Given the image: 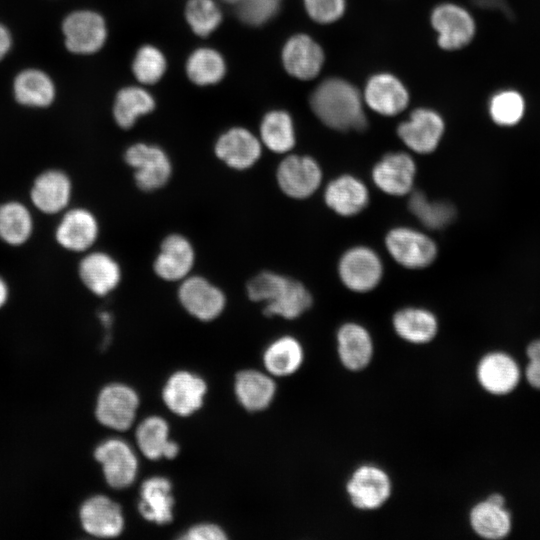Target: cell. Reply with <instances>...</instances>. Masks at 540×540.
I'll use <instances>...</instances> for the list:
<instances>
[{
  "mask_svg": "<svg viewBox=\"0 0 540 540\" xmlns=\"http://www.w3.org/2000/svg\"><path fill=\"white\" fill-rule=\"evenodd\" d=\"M246 293L252 302L263 304V314L294 320L310 309L313 297L306 286L274 271L263 270L251 277Z\"/></svg>",
  "mask_w": 540,
  "mask_h": 540,
  "instance_id": "1",
  "label": "cell"
},
{
  "mask_svg": "<svg viewBox=\"0 0 540 540\" xmlns=\"http://www.w3.org/2000/svg\"><path fill=\"white\" fill-rule=\"evenodd\" d=\"M310 105L318 119L334 130L361 131L367 126L359 92L345 80H324L313 91Z\"/></svg>",
  "mask_w": 540,
  "mask_h": 540,
  "instance_id": "2",
  "label": "cell"
},
{
  "mask_svg": "<svg viewBox=\"0 0 540 540\" xmlns=\"http://www.w3.org/2000/svg\"><path fill=\"white\" fill-rule=\"evenodd\" d=\"M123 159L132 169L136 187L145 193L164 188L171 180L173 164L168 153L160 146L136 142L128 146Z\"/></svg>",
  "mask_w": 540,
  "mask_h": 540,
  "instance_id": "3",
  "label": "cell"
},
{
  "mask_svg": "<svg viewBox=\"0 0 540 540\" xmlns=\"http://www.w3.org/2000/svg\"><path fill=\"white\" fill-rule=\"evenodd\" d=\"M337 273L341 283L348 290L368 293L381 283L384 265L374 249L366 245H355L340 256Z\"/></svg>",
  "mask_w": 540,
  "mask_h": 540,
  "instance_id": "4",
  "label": "cell"
},
{
  "mask_svg": "<svg viewBox=\"0 0 540 540\" xmlns=\"http://www.w3.org/2000/svg\"><path fill=\"white\" fill-rule=\"evenodd\" d=\"M66 50L75 55H91L100 51L108 37L104 17L90 9L69 12L61 22Z\"/></svg>",
  "mask_w": 540,
  "mask_h": 540,
  "instance_id": "5",
  "label": "cell"
},
{
  "mask_svg": "<svg viewBox=\"0 0 540 540\" xmlns=\"http://www.w3.org/2000/svg\"><path fill=\"white\" fill-rule=\"evenodd\" d=\"M384 243L390 257L406 269H425L438 255L436 242L428 234L413 227L398 226L390 229Z\"/></svg>",
  "mask_w": 540,
  "mask_h": 540,
  "instance_id": "6",
  "label": "cell"
},
{
  "mask_svg": "<svg viewBox=\"0 0 540 540\" xmlns=\"http://www.w3.org/2000/svg\"><path fill=\"white\" fill-rule=\"evenodd\" d=\"M275 179L285 196L294 200H304L314 195L320 188L323 171L313 157L288 153L278 163Z\"/></svg>",
  "mask_w": 540,
  "mask_h": 540,
  "instance_id": "7",
  "label": "cell"
},
{
  "mask_svg": "<svg viewBox=\"0 0 540 540\" xmlns=\"http://www.w3.org/2000/svg\"><path fill=\"white\" fill-rule=\"evenodd\" d=\"M178 284V301L192 317L209 322L223 313L227 303L226 295L208 278L192 273Z\"/></svg>",
  "mask_w": 540,
  "mask_h": 540,
  "instance_id": "8",
  "label": "cell"
},
{
  "mask_svg": "<svg viewBox=\"0 0 540 540\" xmlns=\"http://www.w3.org/2000/svg\"><path fill=\"white\" fill-rule=\"evenodd\" d=\"M346 493L351 504L360 510L382 507L392 494V481L379 466L364 464L357 467L346 483Z\"/></svg>",
  "mask_w": 540,
  "mask_h": 540,
  "instance_id": "9",
  "label": "cell"
},
{
  "mask_svg": "<svg viewBox=\"0 0 540 540\" xmlns=\"http://www.w3.org/2000/svg\"><path fill=\"white\" fill-rule=\"evenodd\" d=\"M195 262L194 245L185 235L175 232L162 239L152 268L159 279L179 283L192 274Z\"/></svg>",
  "mask_w": 540,
  "mask_h": 540,
  "instance_id": "10",
  "label": "cell"
},
{
  "mask_svg": "<svg viewBox=\"0 0 540 540\" xmlns=\"http://www.w3.org/2000/svg\"><path fill=\"white\" fill-rule=\"evenodd\" d=\"M475 374L480 387L494 396L511 394L523 377L516 359L501 350L484 354L476 365Z\"/></svg>",
  "mask_w": 540,
  "mask_h": 540,
  "instance_id": "11",
  "label": "cell"
},
{
  "mask_svg": "<svg viewBox=\"0 0 540 540\" xmlns=\"http://www.w3.org/2000/svg\"><path fill=\"white\" fill-rule=\"evenodd\" d=\"M263 145L257 135L244 127H232L215 141L214 154L226 167L234 171H247L260 160Z\"/></svg>",
  "mask_w": 540,
  "mask_h": 540,
  "instance_id": "12",
  "label": "cell"
},
{
  "mask_svg": "<svg viewBox=\"0 0 540 540\" xmlns=\"http://www.w3.org/2000/svg\"><path fill=\"white\" fill-rule=\"evenodd\" d=\"M416 175V162L406 152L385 154L371 170L374 185L384 194L394 197L408 196L414 190Z\"/></svg>",
  "mask_w": 540,
  "mask_h": 540,
  "instance_id": "13",
  "label": "cell"
},
{
  "mask_svg": "<svg viewBox=\"0 0 540 540\" xmlns=\"http://www.w3.org/2000/svg\"><path fill=\"white\" fill-rule=\"evenodd\" d=\"M138 405V395L131 387L111 383L100 391L95 415L103 426L125 431L133 424Z\"/></svg>",
  "mask_w": 540,
  "mask_h": 540,
  "instance_id": "14",
  "label": "cell"
},
{
  "mask_svg": "<svg viewBox=\"0 0 540 540\" xmlns=\"http://www.w3.org/2000/svg\"><path fill=\"white\" fill-rule=\"evenodd\" d=\"M444 129V121L437 112L420 108L399 124L397 134L410 151L426 155L437 149Z\"/></svg>",
  "mask_w": 540,
  "mask_h": 540,
  "instance_id": "15",
  "label": "cell"
},
{
  "mask_svg": "<svg viewBox=\"0 0 540 540\" xmlns=\"http://www.w3.org/2000/svg\"><path fill=\"white\" fill-rule=\"evenodd\" d=\"M101 464L107 484L115 489L130 486L137 475L138 460L130 445L122 439L110 438L100 443L94 451Z\"/></svg>",
  "mask_w": 540,
  "mask_h": 540,
  "instance_id": "16",
  "label": "cell"
},
{
  "mask_svg": "<svg viewBox=\"0 0 540 540\" xmlns=\"http://www.w3.org/2000/svg\"><path fill=\"white\" fill-rule=\"evenodd\" d=\"M99 232L95 214L87 208L76 207L63 214L55 230V239L63 249L83 253L94 246Z\"/></svg>",
  "mask_w": 540,
  "mask_h": 540,
  "instance_id": "17",
  "label": "cell"
},
{
  "mask_svg": "<svg viewBox=\"0 0 540 540\" xmlns=\"http://www.w3.org/2000/svg\"><path fill=\"white\" fill-rule=\"evenodd\" d=\"M431 22L438 33V44L445 50L463 48L471 42L475 34L473 17L456 4L446 3L436 7Z\"/></svg>",
  "mask_w": 540,
  "mask_h": 540,
  "instance_id": "18",
  "label": "cell"
},
{
  "mask_svg": "<svg viewBox=\"0 0 540 540\" xmlns=\"http://www.w3.org/2000/svg\"><path fill=\"white\" fill-rule=\"evenodd\" d=\"M78 275L89 292L105 297L117 289L123 274L121 265L111 254L88 251L79 262Z\"/></svg>",
  "mask_w": 540,
  "mask_h": 540,
  "instance_id": "19",
  "label": "cell"
},
{
  "mask_svg": "<svg viewBox=\"0 0 540 540\" xmlns=\"http://www.w3.org/2000/svg\"><path fill=\"white\" fill-rule=\"evenodd\" d=\"M79 519L84 531L98 538L117 537L124 528L120 505L105 495L86 499L80 507Z\"/></svg>",
  "mask_w": 540,
  "mask_h": 540,
  "instance_id": "20",
  "label": "cell"
},
{
  "mask_svg": "<svg viewBox=\"0 0 540 540\" xmlns=\"http://www.w3.org/2000/svg\"><path fill=\"white\" fill-rule=\"evenodd\" d=\"M469 524L475 534L488 540L506 538L512 531L513 521L506 507L505 497L492 493L470 509Z\"/></svg>",
  "mask_w": 540,
  "mask_h": 540,
  "instance_id": "21",
  "label": "cell"
},
{
  "mask_svg": "<svg viewBox=\"0 0 540 540\" xmlns=\"http://www.w3.org/2000/svg\"><path fill=\"white\" fill-rule=\"evenodd\" d=\"M12 95L16 103L31 109H46L57 98V86L54 79L45 70L27 67L14 76Z\"/></svg>",
  "mask_w": 540,
  "mask_h": 540,
  "instance_id": "22",
  "label": "cell"
},
{
  "mask_svg": "<svg viewBox=\"0 0 540 540\" xmlns=\"http://www.w3.org/2000/svg\"><path fill=\"white\" fill-rule=\"evenodd\" d=\"M323 199L326 206L335 214L353 217L368 206L370 194L361 179L351 174H342L326 185Z\"/></svg>",
  "mask_w": 540,
  "mask_h": 540,
  "instance_id": "23",
  "label": "cell"
},
{
  "mask_svg": "<svg viewBox=\"0 0 540 540\" xmlns=\"http://www.w3.org/2000/svg\"><path fill=\"white\" fill-rule=\"evenodd\" d=\"M72 197L70 177L61 170L48 169L40 173L30 190L33 205L42 213L52 215L65 210Z\"/></svg>",
  "mask_w": 540,
  "mask_h": 540,
  "instance_id": "24",
  "label": "cell"
},
{
  "mask_svg": "<svg viewBox=\"0 0 540 540\" xmlns=\"http://www.w3.org/2000/svg\"><path fill=\"white\" fill-rule=\"evenodd\" d=\"M206 390L207 386L202 378L187 371H179L167 380L162 398L173 413L188 416L202 406Z\"/></svg>",
  "mask_w": 540,
  "mask_h": 540,
  "instance_id": "25",
  "label": "cell"
},
{
  "mask_svg": "<svg viewBox=\"0 0 540 540\" xmlns=\"http://www.w3.org/2000/svg\"><path fill=\"white\" fill-rule=\"evenodd\" d=\"M324 62L321 46L305 34L292 36L282 49V63L293 77L310 80L318 75Z\"/></svg>",
  "mask_w": 540,
  "mask_h": 540,
  "instance_id": "26",
  "label": "cell"
},
{
  "mask_svg": "<svg viewBox=\"0 0 540 540\" xmlns=\"http://www.w3.org/2000/svg\"><path fill=\"white\" fill-rule=\"evenodd\" d=\"M337 354L349 371H361L371 362L374 344L370 332L361 324L346 322L337 330Z\"/></svg>",
  "mask_w": 540,
  "mask_h": 540,
  "instance_id": "27",
  "label": "cell"
},
{
  "mask_svg": "<svg viewBox=\"0 0 540 540\" xmlns=\"http://www.w3.org/2000/svg\"><path fill=\"white\" fill-rule=\"evenodd\" d=\"M364 100L378 114L395 116L406 108L409 95L398 78L391 74L381 73L374 75L367 82Z\"/></svg>",
  "mask_w": 540,
  "mask_h": 540,
  "instance_id": "28",
  "label": "cell"
},
{
  "mask_svg": "<svg viewBox=\"0 0 540 540\" xmlns=\"http://www.w3.org/2000/svg\"><path fill=\"white\" fill-rule=\"evenodd\" d=\"M392 326L399 338L415 345L431 342L439 330L436 315L426 308L415 306L396 311L392 317Z\"/></svg>",
  "mask_w": 540,
  "mask_h": 540,
  "instance_id": "29",
  "label": "cell"
},
{
  "mask_svg": "<svg viewBox=\"0 0 540 540\" xmlns=\"http://www.w3.org/2000/svg\"><path fill=\"white\" fill-rule=\"evenodd\" d=\"M170 481L154 476L146 479L140 490L138 510L143 518L156 524H167L173 518L174 499Z\"/></svg>",
  "mask_w": 540,
  "mask_h": 540,
  "instance_id": "30",
  "label": "cell"
},
{
  "mask_svg": "<svg viewBox=\"0 0 540 540\" xmlns=\"http://www.w3.org/2000/svg\"><path fill=\"white\" fill-rule=\"evenodd\" d=\"M135 435L140 451L150 460L163 457L172 459L179 452L178 444L169 439L167 422L159 416L144 419L138 425Z\"/></svg>",
  "mask_w": 540,
  "mask_h": 540,
  "instance_id": "31",
  "label": "cell"
},
{
  "mask_svg": "<svg viewBox=\"0 0 540 540\" xmlns=\"http://www.w3.org/2000/svg\"><path fill=\"white\" fill-rule=\"evenodd\" d=\"M276 392L274 380L257 370H244L235 378V393L240 404L248 411H261L272 402Z\"/></svg>",
  "mask_w": 540,
  "mask_h": 540,
  "instance_id": "32",
  "label": "cell"
},
{
  "mask_svg": "<svg viewBox=\"0 0 540 540\" xmlns=\"http://www.w3.org/2000/svg\"><path fill=\"white\" fill-rule=\"evenodd\" d=\"M259 139L269 151L286 155L296 144V133L291 116L283 110L266 113L260 123Z\"/></svg>",
  "mask_w": 540,
  "mask_h": 540,
  "instance_id": "33",
  "label": "cell"
},
{
  "mask_svg": "<svg viewBox=\"0 0 540 540\" xmlns=\"http://www.w3.org/2000/svg\"><path fill=\"white\" fill-rule=\"evenodd\" d=\"M303 361L304 349L299 340L290 335L275 339L263 355L266 370L276 377H285L295 373Z\"/></svg>",
  "mask_w": 540,
  "mask_h": 540,
  "instance_id": "34",
  "label": "cell"
},
{
  "mask_svg": "<svg viewBox=\"0 0 540 540\" xmlns=\"http://www.w3.org/2000/svg\"><path fill=\"white\" fill-rule=\"evenodd\" d=\"M155 108L153 96L138 86L122 88L116 95L113 104V117L122 129L132 128L137 120Z\"/></svg>",
  "mask_w": 540,
  "mask_h": 540,
  "instance_id": "35",
  "label": "cell"
},
{
  "mask_svg": "<svg viewBox=\"0 0 540 540\" xmlns=\"http://www.w3.org/2000/svg\"><path fill=\"white\" fill-rule=\"evenodd\" d=\"M408 196L410 213L427 229H444L456 217V209L448 201L429 199L424 192L415 189Z\"/></svg>",
  "mask_w": 540,
  "mask_h": 540,
  "instance_id": "36",
  "label": "cell"
},
{
  "mask_svg": "<svg viewBox=\"0 0 540 540\" xmlns=\"http://www.w3.org/2000/svg\"><path fill=\"white\" fill-rule=\"evenodd\" d=\"M34 223L30 210L21 202L0 204V240L10 246L25 244L33 233Z\"/></svg>",
  "mask_w": 540,
  "mask_h": 540,
  "instance_id": "37",
  "label": "cell"
},
{
  "mask_svg": "<svg viewBox=\"0 0 540 540\" xmlns=\"http://www.w3.org/2000/svg\"><path fill=\"white\" fill-rule=\"evenodd\" d=\"M186 73L196 85H213L220 82L225 76L226 63L217 50L202 47L194 50L188 57Z\"/></svg>",
  "mask_w": 540,
  "mask_h": 540,
  "instance_id": "38",
  "label": "cell"
},
{
  "mask_svg": "<svg viewBox=\"0 0 540 540\" xmlns=\"http://www.w3.org/2000/svg\"><path fill=\"white\" fill-rule=\"evenodd\" d=\"M526 103L523 95L514 89H504L495 93L489 102V114L499 126L512 127L524 117Z\"/></svg>",
  "mask_w": 540,
  "mask_h": 540,
  "instance_id": "39",
  "label": "cell"
},
{
  "mask_svg": "<svg viewBox=\"0 0 540 540\" xmlns=\"http://www.w3.org/2000/svg\"><path fill=\"white\" fill-rule=\"evenodd\" d=\"M185 17L192 31L201 37L209 36L222 22L221 10L214 0H189Z\"/></svg>",
  "mask_w": 540,
  "mask_h": 540,
  "instance_id": "40",
  "label": "cell"
},
{
  "mask_svg": "<svg viewBox=\"0 0 540 540\" xmlns=\"http://www.w3.org/2000/svg\"><path fill=\"white\" fill-rule=\"evenodd\" d=\"M167 62L164 54L153 45H143L135 54L132 71L142 84H155L164 75Z\"/></svg>",
  "mask_w": 540,
  "mask_h": 540,
  "instance_id": "41",
  "label": "cell"
},
{
  "mask_svg": "<svg viewBox=\"0 0 540 540\" xmlns=\"http://www.w3.org/2000/svg\"><path fill=\"white\" fill-rule=\"evenodd\" d=\"M281 0H242L237 5L240 20L248 25L259 26L278 12Z\"/></svg>",
  "mask_w": 540,
  "mask_h": 540,
  "instance_id": "42",
  "label": "cell"
},
{
  "mask_svg": "<svg viewBox=\"0 0 540 540\" xmlns=\"http://www.w3.org/2000/svg\"><path fill=\"white\" fill-rule=\"evenodd\" d=\"M304 4L309 16L322 24L338 20L345 10V0H304Z\"/></svg>",
  "mask_w": 540,
  "mask_h": 540,
  "instance_id": "43",
  "label": "cell"
},
{
  "mask_svg": "<svg viewBox=\"0 0 540 540\" xmlns=\"http://www.w3.org/2000/svg\"><path fill=\"white\" fill-rule=\"evenodd\" d=\"M527 363L522 371L526 382L540 390V338L531 341L526 347Z\"/></svg>",
  "mask_w": 540,
  "mask_h": 540,
  "instance_id": "44",
  "label": "cell"
},
{
  "mask_svg": "<svg viewBox=\"0 0 540 540\" xmlns=\"http://www.w3.org/2000/svg\"><path fill=\"white\" fill-rule=\"evenodd\" d=\"M184 540H223L225 532L216 524L201 523L190 527L181 537Z\"/></svg>",
  "mask_w": 540,
  "mask_h": 540,
  "instance_id": "45",
  "label": "cell"
},
{
  "mask_svg": "<svg viewBox=\"0 0 540 540\" xmlns=\"http://www.w3.org/2000/svg\"><path fill=\"white\" fill-rule=\"evenodd\" d=\"M14 45L13 34L9 27L0 22V62L12 51Z\"/></svg>",
  "mask_w": 540,
  "mask_h": 540,
  "instance_id": "46",
  "label": "cell"
},
{
  "mask_svg": "<svg viewBox=\"0 0 540 540\" xmlns=\"http://www.w3.org/2000/svg\"><path fill=\"white\" fill-rule=\"evenodd\" d=\"M9 298V287L5 279L0 275V309L6 304Z\"/></svg>",
  "mask_w": 540,
  "mask_h": 540,
  "instance_id": "47",
  "label": "cell"
},
{
  "mask_svg": "<svg viewBox=\"0 0 540 540\" xmlns=\"http://www.w3.org/2000/svg\"><path fill=\"white\" fill-rule=\"evenodd\" d=\"M226 3H229V4H236L238 5L242 0H222Z\"/></svg>",
  "mask_w": 540,
  "mask_h": 540,
  "instance_id": "48",
  "label": "cell"
}]
</instances>
